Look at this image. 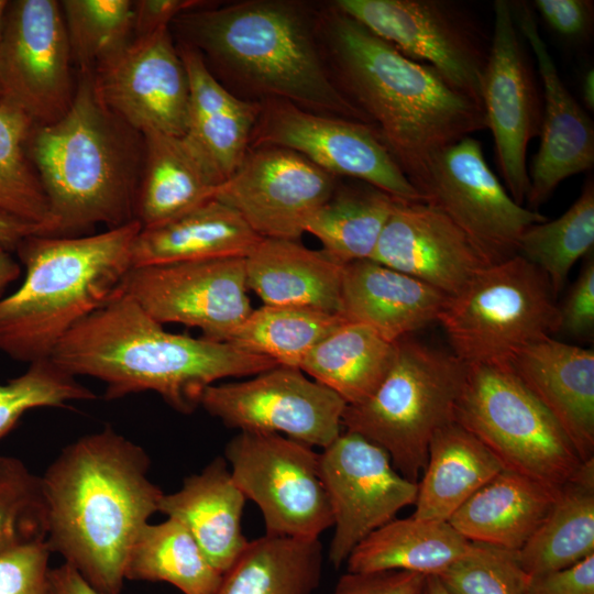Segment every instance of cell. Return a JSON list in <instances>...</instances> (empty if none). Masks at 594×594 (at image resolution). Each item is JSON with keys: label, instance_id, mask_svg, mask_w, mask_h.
I'll use <instances>...</instances> for the list:
<instances>
[{"label": "cell", "instance_id": "1", "mask_svg": "<svg viewBox=\"0 0 594 594\" xmlns=\"http://www.w3.org/2000/svg\"><path fill=\"white\" fill-rule=\"evenodd\" d=\"M331 76L418 190L433 157L487 129L481 102L405 56L333 2L318 10Z\"/></svg>", "mask_w": 594, "mask_h": 594}, {"label": "cell", "instance_id": "2", "mask_svg": "<svg viewBox=\"0 0 594 594\" xmlns=\"http://www.w3.org/2000/svg\"><path fill=\"white\" fill-rule=\"evenodd\" d=\"M145 450L110 426L66 446L40 476L46 542L102 594H120L129 553L163 491Z\"/></svg>", "mask_w": 594, "mask_h": 594}, {"label": "cell", "instance_id": "3", "mask_svg": "<svg viewBox=\"0 0 594 594\" xmlns=\"http://www.w3.org/2000/svg\"><path fill=\"white\" fill-rule=\"evenodd\" d=\"M317 15L318 10L299 2L245 0L186 11L172 22L170 31L243 100L285 101L370 125L331 76Z\"/></svg>", "mask_w": 594, "mask_h": 594}, {"label": "cell", "instance_id": "4", "mask_svg": "<svg viewBox=\"0 0 594 594\" xmlns=\"http://www.w3.org/2000/svg\"><path fill=\"white\" fill-rule=\"evenodd\" d=\"M50 359L74 376L103 382L107 400L151 391L180 414L194 413L219 380L278 365L228 342L168 332L120 287L64 336Z\"/></svg>", "mask_w": 594, "mask_h": 594}, {"label": "cell", "instance_id": "5", "mask_svg": "<svg viewBox=\"0 0 594 594\" xmlns=\"http://www.w3.org/2000/svg\"><path fill=\"white\" fill-rule=\"evenodd\" d=\"M28 150L47 200L42 235L72 237L98 223L112 229L135 220L144 139L102 102L90 72H78L63 118L33 127Z\"/></svg>", "mask_w": 594, "mask_h": 594}, {"label": "cell", "instance_id": "6", "mask_svg": "<svg viewBox=\"0 0 594 594\" xmlns=\"http://www.w3.org/2000/svg\"><path fill=\"white\" fill-rule=\"evenodd\" d=\"M140 230L134 220L98 234L23 239L15 252L24 280L0 298V351L26 363L50 358L64 336L120 287Z\"/></svg>", "mask_w": 594, "mask_h": 594}, {"label": "cell", "instance_id": "7", "mask_svg": "<svg viewBox=\"0 0 594 594\" xmlns=\"http://www.w3.org/2000/svg\"><path fill=\"white\" fill-rule=\"evenodd\" d=\"M466 364L452 352L405 337L374 393L346 405L342 428L385 450L396 471L417 483L436 431L454 421Z\"/></svg>", "mask_w": 594, "mask_h": 594}, {"label": "cell", "instance_id": "8", "mask_svg": "<svg viewBox=\"0 0 594 594\" xmlns=\"http://www.w3.org/2000/svg\"><path fill=\"white\" fill-rule=\"evenodd\" d=\"M466 365L508 364L524 348L559 332L556 295L520 255L492 263L449 296L437 320Z\"/></svg>", "mask_w": 594, "mask_h": 594}, {"label": "cell", "instance_id": "9", "mask_svg": "<svg viewBox=\"0 0 594 594\" xmlns=\"http://www.w3.org/2000/svg\"><path fill=\"white\" fill-rule=\"evenodd\" d=\"M454 421L490 449L504 469L556 491L583 462L509 364L466 365Z\"/></svg>", "mask_w": 594, "mask_h": 594}, {"label": "cell", "instance_id": "10", "mask_svg": "<svg viewBox=\"0 0 594 594\" xmlns=\"http://www.w3.org/2000/svg\"><path fill=\"white\" fill-rule=\"evenodd\" d=\"M224 455L237 486L258 506L265 535L318 539L333 526L312 447L279 433L239 431Z\"/></svg>", "mask_w": 594, "mask_h": 594}, {"label": "cell", "instance_id": "11", "mask_svg": "<svg viewBox=\"0 0 594 594\" xmlns=\"http://www.w3.org/2000/svg\"><path fill=\"white\" fill-rule=\"evenodd\" d=\"M61 2L8 1L0 41V103L33 127L68 111L76 82Z\"/></svg>", "mask_w": 594, "mask_h": 594}, {"label": "cell", "instance_id": "12", "mask_svg": "<svg viewBox=\"0 0 594 594\" xmlns=\"http://www.w3.org/2000/svg\"><path fill=\"white\" fill-rule=\"evenodd\" d=\"M333 3L405 56L432 67L451 86L481 102L490 42L457 3L442 0H337Z\"/></svg>", "mask_w": 594, "mask_h": 594}, {"label": "cell", "instance_id": "13", "mask_svg": "<svg viewBox=\"0 0 594 594\" xmlns=\"http://www.w3.org/2000/svg\"><path fill=\"white\" fill-rule=\"evenodd\" d=\"M422 200L443 211L492 262L517 255L521 234L547 220L517 204L490 168L482 143L466 136L430 162L418 186Z\"/></svg>", "mask_w": 594, "mask_h": 594}, {"label": "cell", "instance_id": "14", "mask_svg": "<svg viewBox=\"0 0 594 594\" xmlns=\"http://www.w3.org/2000/svg\"><path fill=\"white\" fill-rule=\"evenodd\" d=\"M278 146L321 169L369 184L399 200H422L373 128L285 101L261 103L251 146Z\"/></svg>", "mask_w": 594, "mask_h": 594}, {"label": "cell", "instance_id": "15", "mask_svg": "<svg viewBox=\"0 0 594 594\" xmlns=\"http://www.w3.org/2000/svg\"><path fill=\"white\" fill-rule=\"evenodd\" d=\"M200 406L229 428L284 433L324 449L341 435L346 403L300 369L276 365L251 380L210 385Z\"/></svg>", "mask_w": 594, "mask_h": 594}, {"label": "cell", "instance_id": "16", "mask_svg": "<svg viewBox=\"0 0 594 594\" xmlns=\"http://www.w3.org/2000/svg\"><path fill=\"white\" fill-rule=\"evenodd\" d=\"M120 288L161 324L198 328L217 342H228L253 310L244 257L132 267Z\"/></svg>", "mask_w": 594, "mask_h": 594}, {"label": "cell", "instance_id": "17", "mask_svg": "<svg viewBox=\"0 0 594 594\" xmlns=\"http://www.w3.org/2000/svg\"><path fill=\"white\" fill-rule=\"evenodd\" d=\"M319 472L333 518L328 558L334 568L371 532L416 503L418 483L399 474L385 450L354 432H341L319 453Z\"/></svg>", "mask_w": 594, "mask_h": 594}, {"label": "cell", "instance_id": "18", "mask_svg": "<svg viewBox=\"0 0 594 594\" xmlns=\"http://www.w3.org/2000/svg\"><path fill=\"white\" fill-rule=\"evenodd\" d=\"M338 185L337 176L296 152L255 146L219 186L215 199L237 211L258 237L298 241Z\"/></svg>", "mask_w": 594, "mask_h": 594}, {"label": "cell", "instance_id": "19", "mask_svg": "<svg viewBox=\"0 0 594 594\" xmlns=\"http://www.w3.org/2000/svg\"><path fill=\"white\" fill-rule=\"evenodd\" d=\"M493 34L482 79L481 102L491 130L497 166L519 205L529 190L527 148L540 133L542 112L531 67L519 40L513 4H493Z\"/></svg>", "mask_w": 594, "mask_h": 594}, {"label": "cell", "instance_id": "20", "mask_svg": "<svg viewBox=\"0 0 594 594\" xmlns=\"http://www.w3.org/2000/svg\"><path fill=\"white\" fill-rule=\"evenodd\" d=\"M102 102L142 135H184L189 84L170 28L133 38L92 73Z\"/></svg>", "mask_w": 594, "mask_h": 594}, {"label": "cell", "instance_id": "21", "mask_svg": "<svg viewBox=\"0 0 594 594\" xmlns=\"http://www.w3.org/2000/svg\"><path fill=\"white\" fill-rule=\"evenodd\" d=\"M448 296L492 262L439 208L397 199L370 258Z\"/></svg>", "mask_w": 594, "mask_h": 594}, {"label": "cell", "instance_id": "22", "mask_svg": "<svg viewBox=\"0 0 594 594\" xmlns=\"http://www.w3.org/2000/svg\"><path fill=\"white\" fill-rule=\"evenodd\" d=\"M512 4L517 29L534 53L543 87L541 140L531 163L526 198L529 209L537 210L564 179L593 167L594 127L563 84L531 6Z\"/></svg>", "mask_w": 594, "mask_h": 594}, {"label": "cell", "instance_id": "23", "mask_svg": "<svg viewBox=\"0 0 594 594\" xmlns=\"http://www.w3.org/2000/svg\"><path fill=\"white\" fill-rule=\"evenodd\" d=\"M584 462L594 458V351L547 338L508 363Z\"/></svg>", "mask_w": 594, "mask_h": 594}, {"label": "cell", "instance_id": "24", "mask_svg": "<svg viewBox=\"0 0 594 594\" xmlns=\"http://www.w3.org/2000/svg\"><path fill=\"white\" fill-rule=\"evenodd\" d=\"M448 295L372 260L343 267L341 315L374 329L389 342L437 321Z\"/></svg>", "mask_w": 594, "mask_h": 594}, {"label": "cell", "instance_id": "25", "mask_svg": "<svg viewBox=\"0 0 594 594\" xmlns=\"http://www.w3.org/2000/svg\"><path fill=\"white\" fill-rule=\"evenodd\" d=\"M144 152L135 204L142 229L162 224L215 198L223 177L184 135L143 134Z\"/></svg>", "mask_w": 594, "mask_h": 594}, {"label": "cell", "instance_id": "26", "mask_svg": "<svg viewBox=\"0 0 594 594\" xmlns=\"http://www.w3.org/2000/svg\"><path fill=\"white\" fill-rule=\"evenodd\" d=\"M245 502L227 460L217 457L200 473L185 477L177 492L164 494L158 512L179 520L223 574L249 542L241 526Z\"/></svg>", "mask_w": 594, "mask_h": 594}, {"label": "cell", "instance_id": "27", "mask_svg": "<svg viewBox=\"0 0 594 594\" xmlns=\"http://www.w3.org/2000/svg\"><path fill=\"white\" fill-rule=\"evenodd\" d=\"M175 42L189 84L185 135L226 180L250 150L261 103L243 100L230 92L211 74L196 50Z\"/></svg>", "mask_w": 594, "mask_h": 594}, {"label": "cell", "instance_id": "28", "mask_svg": "<svg viewBox=\"0 0 594 594\" xmlns=\"http://www.w3.org/2000/svg\"><path fill=\"white\" fill-rule=\"evenodd\" d=\"M248 289L264 305L312 307L341 314L344 264L298 241L261 239L244 257Z\"/></svg>", "mask_w": 594, "mask_h": 594}, {"label": "cell", "instance_id": "29", "mask_svg": "<svg viewBox=\"0 0 594 594\" xmlns=\"http://www.w3.org/2000/svg\"><path fill=\"white\" fill-rule=\"evenodd\" d=\"M261 239L237 211L212 198L162 224L141 228L132 267L245 257Z\"/></svg>", "mask_w": 594, "mask_h": 594}, {"label": "cell", "instance_id": "30", "mask_svg": "<svg viewBox=\"0 0 594 594\" xmlns=\"http://www.w3.org/2000/svg\"><path fill=\"white\" fill-rule=\"evenodd\" d=\"M559 492L503 469L451 516L449 524L471 542L519 551Z\"/></svg>", "mask_w": 594, "mask_h": 594}, {"label": "cell", "instance_id": "31", "mask_svg": "<svg viewBox=\"0 0 594 594\" xmlns=\"http://www.w3.org/2000/svg\"><path fill=\"white\" fill-rule=\"evenodd\" d=\"M504 469L475 436L455 421L438 429L418 483L415 518L449 521L482 486Z\"/></svg>", "mask_w": 594, "mask_h": 594}, {"label": "cell", "instance_id": "32", "mask_svg": "<svg viewBox=\"0 0 594 594\" xmlns=\"http://www.w3.org/2000/svg\"><path fill=\"white\" fill-rule=\"evenodd\" d=\"M471 547L472 542L449 521L394 518L352 550L346 559L348 572L405 570L438 575Z\"/></svg>", "mask_w": 594, "mask_h": 594}, {"label": "cell", "instance_id": "33", "mask_svg": "<svg viewBox=\"0 0 594 594\" xmlns=\"http://www.w3.org/2000/svg\"><path fill=\"white\" fill-rule=\"evenodd\" d=\"M594 553V458L562 486L546 518L517 551L529 576L558 571Z\"/></svg>", "mask_w": 594, "mask_h": 594}, {"label": "cell", "instance_id": "34", "mask_svg": "<svg viewBox=\"0 0 594 594\" xmlns=\"http://www.w3.org/2000/svg\"><path fill=\"white\" fill-rule=\"evenodd\" d=\"M395 343L369 326L346 320L308 353L299 369L346 405H355L370 397L385 377Z\"/></svg>", "mask_w": 594, "mask_h": 594}, {"label": "cell", "instance_id": "35", "mask_svg": "<svg viewBox=\"0 0 594 594\" xmlns=\"http://www.w3.org/2000/svg\"><path fill=\"white\" fill-rule=\"evenodd\" d=\"M322 559L319 539L265 535L248 542L216 594H312Z\"/></svg>", "mask_w": 594, "mask_h": 594}, {"label": "cell", "instance_id": "36", "mask_svg": "<svg viewBox=\"0 0 594 594\" xmlns=\"http://www.w3.org/2000/svg\"><path fill=\"white\" fill-rule=\"evenodd\" d=\"M124 578L166 582L184 594H216L222 574L189 530L179 520L167 517L143 527L129 553Z\"/></svg>", "mask_w": 594, "mask_h": 594}, {"label": "cell", "instance_id": "37", "mask_svg": "<svg viewBox=\"0 0 594 594\" xmlns=\"http://www.w3.org/2000/svg\"><path fill=\"white\" fill-rule=\"evenodd\" d=\"M396 200L365 183L345 188L338 185L308 220L305 232L316 237L322 250L344 265L370 260Z\"/></svg>", "mask_w": 594, "mask_h": 594}, {"label": "cell", "instance_id": "38", "mask_svg": "<svg viewBox=\"0 0 594 594\" xmlns=\"http://www.w3.org/2000/svg\"><path fill=\"white\" fill-rule=\"evenodd\" d=\"M346 319L312 307L263 305L253 309L228 343L299 369L308 353Z\"/></svg>", "mask_w": 594, "mask_h": 594}, {"label": "cell", "instance_id": "39", "mask_svg": "<svg viewBox=\"0 0 594 594\" xmlns=\"http://www.w3.org/2000/svg\"><path fill=\"white\" fill-rule=\"evenodd\" d=\"M594 182L588 177L573 205L559 218L536 223L520 237L517 254L539 268L557 296L572 266L593 251Z\"/></svg>", "mask_w": 594, "mask_h": 594}, {"label": "cell", "instance_id": "40", "mask_svg": "<svg viewBox=\"0 0 594 594\" xmlns=\"http://www.w3.org/2000/svg\"><path fill=\"white\" fill-rule=\"evenodd\" d=\"M73 63L92 73L133 40V1H59Z\"/></svg>", "mask_w": 594, "mask_h": 594}, {"label": "cell", "instance_id": "41", "mask_svg": "<svg viewBox=\"0 0 594 594\" xmlns=\"http://www.w3.org/2000/svg\"><path fill=\"white\" fill-rule=\"evenodd\" d=\"M33 124L0 103V211L40 227L48 218L47 200L28 144Z\"/></svg>", "mask_w": 594, "mask_h": 594}, {"label": "cell", "instance_id": "42", "mask_svg": "<svg viewBox=\"0 0 594 594\" xmlns=\"http://www.w3.org/2000/svg\"><path fill=\"white\" fill-rule=\"evenodd\" d=\"M46 540L41 480L14 457L0 455V553Z\"/></svg>", "mask_w": 594, "mask_h": 594}, {"label": "cell", "instance_id": "43", "mask_svg": "<svg viewBox=\"0 0 594 594\" xmlns=\"http://www.w3.org/2000/svg\"><path fill=\"white\" fill-rule=\"evenodd\" d=\"M29 364L24 373L0 384V439L31 409L96 398L91 389L50 358Z\"/></svg>", "mask_w": 594, "mask_h": 594}, {"label": "cell", "instance_id": "44", "mask_svg": "<svg viewBox=\"0 0 594 594\" xmlns=\"http://www.w3.org/2000/svg\"><path fill=\"white\" fill-rule=\"evenodd\" d=\"M436 576L450 594H526L529 580L517 551L477 542Z\"/></svg>", "mask_w": 594, "mask_h": 594}, {"label": "cell", "instance_id": "45", "mask_svg": "<svg viewBox=\"0 0 594 594\" xmlns=\"http://www.w3.org/2000/svg\"><path fill=\"white\" fill-rule=\"evenodd\" d=\"M46 540L0 553V594H51Z\"/></svg>", "mask_w": 594, "mask_h": 594}, {"label": "cell", "instance_id": "46", "mask_svg": "<svg viewBox=\"0 0 594 594\" xmlns=\"http://www.w3.org/2000/svg\"><path fill=\"white\" fill-rule=\"evenodd\" d=\"M427 575L405 570L346 572L331 594H426Z\"/></svg>", "mask_w": 594, "mask_h": 594}, {"label": "cell", "instance_id": "47", "mask_svg": "<svg viewBox=\"0 0 594 594\" xmlns=\"http://www.w3.org/2000/svg\"><path fill=\"white\" fill-rule=\"evenodd\" d=\"M560 329L574 338H588L594 330V258L586 262L570 289L562 306H559Z\"/></svg>", "mask_w": 594, "mask_h": 594}, {"label": "cell", "instance_id": "48", "mask_svg": "<svg viewBox=\"0 0 594 594\" xmlns=\"http://www.w3.org/2000/svg\"><path fill=\"white\" fill-rule=\"evenodd\" d=\"M534 7L554 32L569 40L583 37L592 22V1L536 0Z\"/></svg>", "mask_w": 594, "mask_h": 594}, {"label": "cell", "instance_id": "49", "mask_svg": "<svg viewBox=\"0 0 594 594\" xmlns=\"http://www.w3.org/2000/svg\"><path fill=\"white\" fill-rule=\"evenodd\" d=\"M526 594H594V553L568 568L529 578Z\"/></svg>", "mask_w": 594, "mask_h": 594}, {"label": "cell", "instance_id": "50", "mask_svg": "<svg viewBox=\"0 0 594 594\" xmlns=\"http://www.w3.org/2000/svg\"><path fill=\"white\" fill-rule=\"evenodd\" d=\"M202 0H136L133 1V38L148 36L170 28L182 13L209 4Z\"/></svg>", "mask_w": 594, "mask_h": 594}, {"label": "cell", "instance_id": "51", "mask_svg": "<svg viewBox=\"0 0 594 594\" xmlns=\"http://www.w3.org/2000/svg\"><path fill=\"white\" fill-rule=\"evenodd\" d=\"M51 594H102L70 564L64 562L50 571Z\"/></svg>", "mask_w": 594, "mask_h": 594}, {"label": "cell", "instance_id": "52", "mask_svg": "<svg viewBox=\"0 0 594 594\" xmlns=\"http://www.w3.org/2000/svg\"><path fill=\"white\" fill-rule=\"evenodd\" d=\"M41 234L40 227L0 211V248L15 251L29 235Z\"/></svg>", "mask_w": 594, "mask_h": 594}, {"label": "cell", "instance_id": "53", "mask_svg": "<svg viewBox=\"0 0 594 594\" xmlns=\"http://www.w3.org/2000/svg\"><path fill=\"white\" fill-rule=\"evenodd\" d=\"M20 273L21 266L12 257L11 252L0 248V298L6 288L20 276Z\"/></svg>", "mask_w": 594, "mask_h": 594}, {"label": "cell", "instance_id": "54", "mask_svg": "<svg viewBox=\"0 0 594 594\" xmlns=\"http://www.w3.org/2000/svg\"><path fill=\"white\" fill-rule=\"evenodd\" d=\"M582 94L585 106L588 110L594 109V70L588 69L582 81Z\"/></svg>", "mask_w": 594, "mask_h": 594}, {"label": "cell", "instance_id": "55", "mask_svg": "<svg viewBox=\"0 0 594 594\" xmlns=\"http://www.w3.org/2000/svg\"><path fill=\"white\" fill-rule=\"evenodd\" d=\"M426 594H450L436 575H427Z\"/></svg>", "mask_w": 594, "mask_h": 594}, {"label": "cell", "instance_id": "56", "mask_svg": "<svg viewBox=\"0 0 594 594\" xmlns=\"http://www.w3.org/2000/svg\"><path fill=\"white\" fill-rule=\"evenodd\" d=\"M7 6H8V0H0V41H1V35H2Z\"/></svg>", "mask_w": 594, "mask_h": 594}]
</instances>
